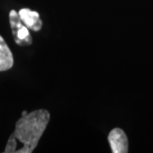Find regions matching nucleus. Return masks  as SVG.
I'll return each instance as SVG.
<instances>
[{
  "label": "nucleus",
  "mask_w": 153,
  "mask_h": 153,
  "mask_svg": "<svg viewBox=\"0 0 153 153\" xmlns=\"http://www.w3.org/2000/svg\"><path fill=\"white\" fill-rule=\"evenodd\" d=\"M50 119L45 109L33 111L16 122L15 131L8 140L5 153H32L45 131Z\"/></svg>",
  "instance_id": "1"
},
{
  "label": "nucleus",
  "mask_w": 153,
  "mask_h": 153,
  "mask_svg": "<svg viewBox=\"0 0 153 153\" xmlns=\"http://www.w3.org/2000/svg\"><path fill=\"white\" fill-rule=\"evenodd\" d=\"M10 24L16 44L20 46H28L33 44V38L28 28L22 22L19 14L14 10L10 12Z\"/></svg>",
  "instance_id": "2"
},
{
  "label": "nucleus",
  "mask_w": 153,
  "mask_h": 153,
  "mask_svg": "<svg viewBox=\"0 0 153 153\" xmlns=\"http://www.w3.org/2000/svg\"><path fill=\"white\" fill-rule=\"evenodd\" d=\"M108 141L113 153H127L128 152V140L125 132L116 128L110 132Z\"/></svg>",
  "instance_id": "3"
},
{
  "label": "nucleus",
  "mask_w": 153,
  "mask_h": 153,
  "mask_svg": "<svg viewBox=\"0 0 153 153\" xmlns=\"http://www.w3.org/2000/svg\"><path fill=\"white\" fill-rule=\"evenodd\" d=\"M18 14L22 22L28 29H31L34 32H38L42 29L43 22L37 11L31 10L30 9H22Z\"/></svg>",
  "instance_id": "4"
},
{
  "label": "nucleus",
  "mask_w": 153,
  "mask_h": 153,
  "mask_svg": "<svg viewBox=\"0 0 153 153\" xmlns=\"http://www.w3.org/2000/svg\"><path fill=\"white\" fill-rule=\"evenodd\" d=\"M14 65V58L12 52L5 43L4 39L0 35V71H7Z\"/></svg>",
  "instance_id": "5"
},
{
  "label": "nucleus",
  "mask_w": 153,
  "mask_h": 153,
  "mask_svg": "<svg viewBox=\"0 0 153 153\" xmlns=\"http://www.w3.org/2000/svg\"><path fill=\"white\" fill-rule=\"evenodd\" d=\"M28 112L27 111H22V116H25V115H27V114Z\"/></svg>",
  "instance_id": "6"
}]
</instances>
